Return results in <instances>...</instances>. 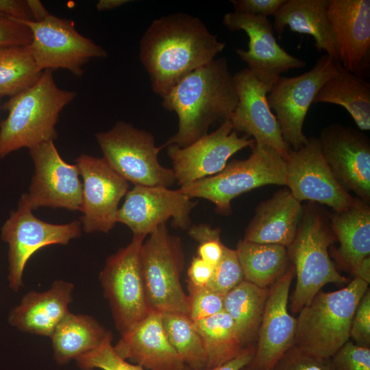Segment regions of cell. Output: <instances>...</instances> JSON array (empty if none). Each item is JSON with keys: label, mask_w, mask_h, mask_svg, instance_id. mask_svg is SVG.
Listing matches in <instances>:
<instances>
[{"label": "cell", "mask_w": 370, "mask_h": 370, "mask_svg": "<svg viewBox=\"0 0 370 370\" xmlns=\"http://www.w3.org/2000/svg\"><path fill=\"white\" fill-rule=\"evenodd\" d=\"M286 162V186L299 201L325 204L336 212L351 207L354 198L340 184L321 151L319 140L308 139L297 149H291Z\"/></svg>", "instance_id": "obj_13"}, {"label": "cell", "mask_w": 370, "mask_h": 370, "mask_svg": "<svg viewBox=\"0 0 370 370\" xmlns=\"http://www.w3.org/2000/svg\"><path fill=\"white\" fill-rule=\"evenodd\" d=\"M74 284L55 280L42 292L29 291L9 312L8 321L18 330L50 337L61 320L70 312Z\"/></svg>", "instance_id": "obj_24"}, {"label": "cell", "mask_w": 370, "mask_h": 370, "mask_svg": "<svg viewBox=\"0 0 370 370\" xmlns=\"http://www.w3.org/2000/svg\"><path fill=\"white\" fill-rule=\"evenodd\" d=\"M181 239L161 224L144 241L140 265L146 299L151 311L188 315V296L181 284L184 267Z\"/></svg>", "instance_id": "obj_6"}, {"label": "cell", "mask_w": 370, "mask_h": 370, "mask_svg": "<svg viewBox=\"0 0 370 370\" xmlns=\"http://www.w3.org/2000/svg\"><path fill=\"white\" fill-rule=\"evenodd\" d=\"M337 63L325 53L308 71L296 77L280 76L268 93V104L275 112L289 147L297 149L306 143L303 132L306 116L321 88L338 73Z\"/></svg>", "instance_id": "obj_11"}, {"label": "cell", "mask_w": 370, "mask_h": 370, "mask_svg": "<svg viewBox=\"0 0 370 370\" xmlns=\"http://www.w3.org/2000/svg\"><path fill=\"white\" fill-rule=\"evenodd\" d=\"M355 277L359 278L369 284L370 282V257L364 258L354 273Z\"/></svg>", "instance_id": "obj_48"}, {"label": "cell", "mask_w": 370, "mask_h": 370, "mask_svg": "<svg viewBox=\"0 0 370 370\" xmlns=\"http://www.w3.org/2000/svg\"><path fill=\"white\" fill-rule=\"evenodd\" d=\"M225 47L199 18L172 13L152 21L139 47L153 91L162 97L179 81L216 58Z\"/></svg>", "instance_id": "obj_1"}, {"label": "cell", "mask_w": 370, "mask_h": 370, "mask_svg": "<svg viewBox=\"0 0 370 370\" xmlns=\"http://www.w3.org/2000/svg\"><path fill=\"white\" fill-rule=\"evenodd\" d=\"M79 221L66 224L43 221L32 212L26 193L18 201L1 229V240L7 243L8 275L10 288L18 292L23 286L25 266L32 255L40 249L51 245H66L82 234Z\"/></svg>", "instance_id": "obj_9"}, {"label": "cell", "mask_w": 370, "mask_h": 370, "mask_svg": "<svg viewBox=\"0 0 370 370\" xmlns=\"http://www.w3.org/2000/svg\"><path fill=\"white\" fill-rule=\"evenodd\" d=\"M334 236L318 213L306 211L302 216L295 238L288 247L297 275L291 311L299 313L327 284L347 283L331 260L328 247Z\"/></svg>", "instance_id": "obj_7"}, {"label": "cell", "mask_w": 370, "mask_h": 370, "mask_svg": "<svg viewBox=\"0 0 370 370\" xmlns=\"http://www.w3.org/2000/svg\"><path fill=\"white\" fill-rule=\"evenodd\" d=\"M254 144L253 138L239 136L233 130L231 121H227L213 132L188 146L170 145L166 147L175 180L182 186L217 174L225 167L232 156Z\"/></svg>", "instance_id": "obj_17"}, {"label": "cell", "mask_w": 370, "mask_h": 370, "mask_svg": "<svg viewBox=\"0 0 370 370\" xmlns=\"http://www.w3.org/2000/svg\"><path fill=\"white\" fill-rule=\"evenodd\" d=\"M332 226L340 243L339 255L354 274L370 254L369 208L355 201L349 208L332 215Z\"/></svg>", "instance_id": "obj_29"}, {"label": "cell", "mask_w": 370, "mask_h": 370, "mask_svg": "<svg viewBox=\"0 0 370 370\" xmlns=\"http://www.w3.org/2000/svg\"><path fill=\"white\" fill-rule=\"evenodd\" d=\"M42 72L27 46L1 47L0 97H11L28 89L38 81Z\"/></svg>", "instance_id": "obj_33"}, {"label": "cell", "mask_w": 370, "mask_h": 370, "mask_svg": "<svg viewBox=\"0 0 370 370\" xmlns=\"http://www.w3.org/2000/svg\"><path fill=\"white\" fill-rule=\"evenodd\" d=\"M223 24L230 31L247 34L248 49H237L236 52L247 69L267 85L273 86L282 73L306 65L277 42L273 25L267 17L232 12L224 15Z\"/></svg>", "instance_id": "obj_18"}, {"label": "cell", "mask_w": 370, "mask_h": 370, "mask_svg": "<svg viewBox=\"0 0 370 370\" xmlns=\"http://www.w3.org/2000/svg\"><path fill=\"white\" fill-rule=\"evenodd\" d=\"M269 288L243 280L223 298V310L231 317L238 334L247 346L257 338Z\"/></svg>", "instance_id": "obj_30"}, {"label": "cell", "mask_w": 370, "mask_h": 370, "mask_svg": "<svg viewBox=\"0 0 370 370\" xmlns=\"http://www.w3.org/2000/svg\"><path fill=\"white\" fill-rule=\"evenodd\" d=\"M293 267L269 288L258 332L255 354L248 365L256 370H272L280 358L293 346L297 319L288 311V300Z\"/></svg>", "instance_id": "obj_21"}, {"label": "cell", "mask_w": 370, "mask_h": 370, "mask_svg": "<svg viewBox=\"0 0 370 370\" xmlns=\"http://www.w3.org/2000/svg\"><path fill=\"white\" fill-rule=\"evenodd\" d=\"M327 15L338 62L362 77L370 66V1L328 0Z\"/></svg>", "instance_id": "obj_20"}, {"label": "cell", "mask_w": 370, "mask_h": 370, "mask_svg": "<svg viewBox=\"0 0 370 370\" xmlns=\"http://www.w3.org/2000/svg\"><path fill=\"white\" fill-rule=\"evenodd\" d=\"M112 334L108 331L96 349L75 358L78 367L82 370H146L120 357L112 345Z\"/></svg>", "instance_id": "obj_35"}, {"label": "cell", "mask_w": 370, "mask_h": 370, "mask_svg": "<svg viewBox=\"0 0 370 370\" xmlns=\"http://www.w3.org/2000/svg\"><path fill=\"white\" fill-rule=\"evenodd\" d=\"M108 331L90 315L69 312L49 337L56 362L64 365L92 351L101 343Z\"/></svg>", "instance_id": "obj_27"}, {"label": "cell", "mask_w": 370, "mask_h": 370, "mask_svg": "<svg viewBox=\"0 0 370 370\" xmlns=\"http://www.w3.org/2000/svg\"><path fill=\"white\" fill-rule=\"evenodd\" d=\"M83 180L80 218L86 233L109 232L117 223L119 204L128 191V182L103 158L82 154L76 159Z\"/></svg>", "instance_id": "obj_14"}, {"label": "cell", "mask_w": 370, "mask_h": 370, "mask_svg": "<svg viewBox=\"0 0 370 370\" xmlns=\"http://www.w3.org/2000/svg\"><path fill=\"white\" fill-rule=\"evenodd\" d=\"M34 21H40L50 13L38 0H27Z\"/></svg>", "instance_id": "obj_47"}, {"label": "cell", "mask_w": 370, "mask_h": 370, "mask_svg": "<svg viewBox=\"0 0 370 370\" xmlns=\"http://www.w3.org/2000/svg\"><path fill=\"white\" fill-rule=\"evenodd\" d=\"M254 354L255 346L251 344L245 346L238 356L219 367L203 369H194L186 366L184 370H240L250 363Z\"/></svg>", "instance_id": "obj_46"}, {"label": "cell", "mask_w": 370, "mask_h": 370, "mask_svg": "<svg viewBox=\"0 0 370 370\" xmlns=\"http://www.w3.org/2000/svg\"><path fill=\"white\" fill-rule=\"evenodd\" d=\"M328 0H286L273 16V27L278 38L288 26L293 32L312 36L317 50L324 51L338 62L328 19Z\"/></svg>", "instance_id": "obj_26"}, {"label": "cell", "mask_w": 370, "mask_h": 370, "mask_svg": "<svg viewBox=\"0 0 370 370\" xmlns=\"http://www.w3.org/2000/svg\"><path fill=\"white\" fill-rule=\"evenodd\" d=\"M146 236L133 234L132 241L110 255L99 275L104 297L121 335L151 311L148 306L140 265V249Z\"/></svg>", "instance_id": "obj_10"}, {"label": "cell", "mask_w": 370, "mask_h": 370, "mask_svg": "<svg viewBox=\"0 0 370 370\" xmlns=\"http://www.w3.org/2000/svg\"><path fill=\"white\" fill-rule=\"evenodd\" d=\"M233 80L238 95V104L230 120L233 130L253 136L256 144L271 147L286 158L291 149L267 99L273 86L260 81L247 68L233 75Z\"/></svg>", "instance_id": "obj_19"}, {"label": "cell", "mask_w": 370, "mask_h": 370, "mask_svg": "<svg viewBox=\"0 0 370 370\" xmlns=\"http://www.w3.org/2000/svg\"><path fill=\"white\" fill-rule=\"evenodd\" d=\"M350 337L357 345L370 346V291L367 289L362 297L353 317Z\"/></svg>", "instance_id": "obj_42"}, {"label": "cell", "mask_w": 370, "mask_h": 370, "mask_svg": "<svg viewBox=\"0 0 370 370\" xmlns=\"http://www.w3.org/2000/svg\"><path fill=\"white\" fill-rule=\"evenodd\" d=\"M0 108H1V102H0Z\"/></svg>", "instance_id": "obj_51"}, {"label": "cell", "mask_w": 370, "mask_h": 370, "mask_svg": "<svg viewBox=\"0 0 370 370\" xmlns=\"http://www.w3.org/2000/svg\"><path fill=\"white\" fill-rule=\"evenodd\" d=\"M236 250L244 280L258 286L268 288L286 271L288 256L284 246L240 240Z\"/></svg>", "instance_id": "obj_31"}, {"label": "cell", "mask_w": 370, "mask_h": 370, "mask_svg": "<svg viewBox=\"0 0 370 370\" xmlns=\"http://www.w3.org/2000/svg\"><path fill=\"white\" fill-rule=\"evenodd\" d=\"M0 13L22 21H33L27 0H0Z\"/></svg>", "instance_id": "obj_45"}, {"label": "cell", "mask_w": 370, "mask_h": 370, "mask_svg": "<svg viewBox=\"0 0 370 370\" xmlns=\"http://www.w3.org/2000/svg\"><path fill=\"white\" fill-rule=\"evenodd\" d=\"M272 370H332L330 359L308 354L292 346L275 365Z\"/></svg>", "instance_id": "obj_40"}, {"label": "cell", "mask_w": 370, "mask_h": 370, "mask_svg": "<svg viewBox=\"0 0 370 370\" xmlns=\"http://www.w3.org/2000/svg\"><path fill=\"white\" fill-rule=\"evenodd\" d=\"M164 109L178 119L177 132L161 148L183 147L208 134L210 127L230 121L238 104V95L228 63L215 58L194 70L162 97Z\"/></svg>", "instance_id": "obj_2"}, {"label": "cell", "mask_w": 370, "mask_h": 370, "mask_svg": "<svg viewBox=\"0 0 370 370\" xmlns=\"http://www.w3.org/2000/svg\"><path fill=\"white\" fill-rule=\"evenodd\" d=\"M188 295V317L197 321L223 310L224 295L206 286H197L186 280Z\"/></svg>", "instance_id": "obj_37"}, {"label": "cell", "mask_w": 370, "mask_h": 370, "mask_svg": "<svg viewBox=\"0 0 370 370\" xmlns=\"http://www.w3.org/2000/svg\"><path fill=\"white\" fill-rule=\"evenodd\" d=\"M95 137L107 164L134 186L169 188L176 181L173 169L160 163L162 148L156 146L150 132L118 121Z\"/></svg>", "instance_id": "obj_8"}, {"label": "cell", "mask_w": 370, "mask_h": 370, "mask_svg": "<svg viewBox=\"0 0 370 370\" xmlns=\"http://www.w3.org/2000/svg\"><path fill=\"white\" fill-rule=\"evenodd\" d=\"M338 73L327 81L314 103L342 106L361 130H370V84L362 76L350 73L337 63Z\"/></svg>", "instance_id": "obj_28"}, {"label": "cell", "mask_w": 370, "mask_h": 370, "mask_svg": "<svg viewBox=\"0 0 370 370\" xmlns=\"http://www.w3.org/2000/svg\"><path fill=\"white\" fill-rule=\"evenodd\" d=\"M240 370H256V369H254L251 367H250L248 365L245 366L243 368H242Z\"/></svg>", "instance_id": "obj_50"}, {"label": "cell", "mask_w": 370, "mask_h": 370, "mask_svg": "<svg viewBox=\"0 0 370 370\" xmlns=\"http://www.w3.org/2000/svg\"><path fill=\"white\" fill-rule=\"evenodd\" d=\"M330 361L332 370H370V348L349 340Z\"/></svg>", "instance_id": "obj_39"}, {"label": "cell", "mask_w": 370, "mask_h": 370, "mask_svg": "<svg viewBox=\"0 0 370 370\" xmlns=\"http://www.w3.org/2000/svg\"><path fill=\"white\" fill-rule=\"evenodd\" d=\"M130 2V0H100L96 7L99 11H106L118 8Z\"/></svg>", "instance_id": "obj_49"}, {"label": "cell", "mask_w": 370, "mask_h": 370, "mask_svg": "<svg viewBox=\"0 0 370 370\" xmlns=\"http://www.w3.org/2000/svg\"><path fill=\"white\" fill-rule=\"evenodd\" d=\"M75 97V92L58 88L53 71L47 69L34 85L10 97L2 107L8 114L0 122V158L53 140L60 113Z\"/></svg>", "instance_id": "obj_3"}, {"label": "cell", "mask_w": 370, "mask_h": 370, "mask_svg": "<svg viewBox=\"0 0 370 370\" xmlns=\"http://www.w3.org/2000/svg\"><path fill=\"white\" fill-rule=\"evenodd\" d=\"M324 158L340 184L362 199L370 197L369 139L350 127L332 124L319 139Z\"/></svg>", "instance_id": "obj_22"}, {"label": "cell", "mask_w": 370, "mask_h": 370, "mask_svg": "<svg viewBox=\"0 0 370 370\" xmlns=\"http://www.w3.org/2000/svg\"><path fill=\"white\" fill-rule=\"evenodd\" d=\"M204 349L206 368L222 365L238 356L243 344L231 317L223 310L209 317L193 321Z\"/></svg>", "instance_id": "obj_32"}, {"label": "cell", "mask_w": 370, "mask_h": 370, "mask_svg": "<svg viewBox=\"0 0 370 370\" xmlns=\"http://www.w3.org/2000/svg\"><path fill=\"white\" fill-rule=\"evenodd\" d=\"M188 234L199 243L197 256L215 267L222 256L224 247L220 239V230L200 223L190 226Z\"/></svg>", "instance_id": "obj_38"}, {"label": "cell", "mask_w": 370, "mask_h": 370, "mask_svg": "<svg viewBox=\"0 0 370 370\" xmlns=\"http://www.w3.org/2000/svg\"><path fill=\"white\" fill-rule=\"evenodd\" d=\"M18 21L32 32V40L27 47L40 71L63 69L80 77L82 66L90 59L108 56L103 47L80 34L72 21L51 14L40 21Z\"/></svg>", "instance_id": "obj_12"}, {"label": "cell", "mask_w": 370, "mask_h": 370, "mask_svg": "<svg viewBox=\"0 0 370 370\" xmlns=\"http://www.w3.org/2000/svg\"><path fill=\"white\" fill-rule=\"evenodd\" d=\"M368 286L355 277L340 290L319 291L299 312L293 346L330 359L349 341L353 317Z\"/></svg>", "instance_id": "obj_4"}, {"label": "cell", "mask_w": 370, "mask_h": 370, "mask_svg": "<svg viewBox=\"0 0 370 370\" xmlns=\"http://www.w3.org/2000/svg\"><path fill=\"white\" fill-rule=\"evenodd\" d=\"M32 40V34L27 25L0 13V48L28 46Z\"/></svg>", "instance_id": "obj_41"}, {"label": "cell", "mask_w": 370, "mask_h": 370, "mask_svg": "<svg viewBox=\"0 0 370 370\" xmlns=\"http://www.w3.org/2000/svg\"><path fill=\"white\" fill-rule=\"evenodd\" d=\"M247 159L234 160L216 175L181 186L191 199L213 203L219 212H231V201L241 194L268 184H286L285 159L273 149L254 144Z\"/></svg>", "instance_id": "obj_5"}, {"label": "cell", "mask_w": 370, "mask_h": 370, "mask_svg": "<svg viewBox=\"0 0 370 370\" xmlns=\"http://www.w3.org/2000/svg\"><path fill=\"white\" fill-rule=\"evenodd\" d=\"M29 150L35 171L26 195L32 210L40 207L80 210L82 183L77 165L62 158L53 140Z\"/></svg>", "instance_id": "obj_15"}, {"label": "cell", "mask_w": 370, "mask_h": 370, "mask_svg": "<svg viewBox=\"0 0 370 370\" xmlns=\"http://www.w3.org/2000/svg\"><path fill=\"white\" fill-rule=\"evenodd\" d=\"M302 216L301 202L289 190L282 189L258 206L243 240L288 248L295 238Z\"/></svg>", "instance_id": "obj_25"}, {"label": "cell", "mask_w": 370, "mask_h": 370, "mask_svg": "<svg viewBox=\"0 0 370 370\" xmlns=\"http://www.w3.org/2000/svg\"><path fill=\"white\" fill-rule=\"evenodd\" d=\"M197 203L179 189L134 186L125 195L117 213V223L127 225L133 234L147 236L171 219L181 230L190 227V212Z\"/></svg>", "instance_id": "obj_16"}, {"label": "cell", "mask_w": 370, "mask_h": 370, "mask_svg": "<svg viewBox=\"0 0 370 370\" xmlns=\"http://www.w3.org/2000/svg\"><path fill=\"white\" fill-rule=\"evenodd\" d=\"M168 340L186 366L194 369L206 368V358L201 337L188 315L161 313Z\"/></svg>", "instance_id": "obj_34"}, {"label": "cell", "mask_w": 370, "mask_h": 370, "mask_svg": "<svg viewBox=\"0 0 370 370\" xmlns=\"http://www.w3.org/2000/svg\"><path fill=\"white\" fill-rule=\"evenodd\" d=\"M214 268V266L195 256L188 269L187 280L197 286H206L213 274Z\"/></svg>", "instance_id": "obj_44"}, {"label": "cell", "mask_w": 370, "mask_h": 370, "mask_svg": "<svg viewBox=\"0 0 370 370\" xmlns=\"http://www.w3.org/2000/svg\"><path fill=\"white\" fill-rule=\"evenodd\" d=\"M243 280L244 275L236 250L224 245L222 256L206 286L225 295Z\"/></svg>", "instance_id": "obj_36"}, {"label": "cell", "mask_w": 370, "mask_h": 370, "mask_svg": "<svg viewBox=\"0 0 370 370\" xmlns=\"http://www.w3.org/2000/svg\"><path fill=\"white\" fill-rule=\"evenodd\" d=\"M286 0H232L234 12L268 18L276 14Z\"/></svg>", "instance_id": "obj_43"}, {"label": "cell", "mask_w": 370, "mask_h": 370, "mask_svg": "<svg viewBox=\"0 0 370 370\" xmlns=\"http://www.w3.org/2000/svg\"><path fill=\"white\" fill-rule=\"evenodd\" d=\"M116 353L146 370H184L186 365L167 338L162 314L151 311L132 329L121 334Z\"/></svg>", "instance_id": "obj_23"}]
</instances>
